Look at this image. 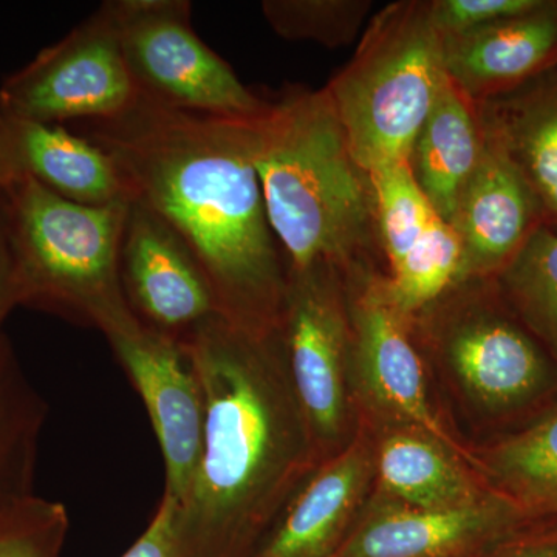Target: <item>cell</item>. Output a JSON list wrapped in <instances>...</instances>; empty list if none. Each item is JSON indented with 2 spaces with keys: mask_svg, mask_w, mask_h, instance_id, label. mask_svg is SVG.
I'll return each instance as SVG.
<instances>
[{
  "mask_svg": "<svg viewBox=\"0 0 557 557\" xmlns=\"http://www.w3.org/2000/svg\"><path fill=\"white\" fill-rule=\"evenodd\" d=\"M121 51L138 97L185 110L252 121L269 106L199 38L186 0H112Z\"/></svg>",
  "mask_w": 557,
  "mask_h": 557,
  "instance_id": "6",
  "label": "cell"
},
{
  "mask_svg": "<svg viewBox=\"0 0 557 557\" xmlns=\"http://www.w3.org/2000/svg\"><path fill=\"white\" fill-rule=\"evenodd\" d=\"M450 225L463 244L461 281L496 278L544 226L541 209L527 183L486 137L485 152Z\"/></svg>",
  "mask_w": 557,
  "mask_h": 557,
  "instance_id": "15",
  "label": "cell"
},
{
  "mask_svg": "<svg viewBox=\"0 0 557 557\" xmlns=\"http://www.w3.org/2000/svg\"><path fill=\"white\" fill-rule=\"evenodd\" d=\"M110 347L145 403L164 458V493L188 496L203 443L205 398L183 344L139 322L108 336Z\"/></svg>",
  "mask_w": 557,
  "mask_h": 557,
  "instance_id": "12",
  "label": "cell"
},
{
  "mask_svg": "<svg viewBox=\"0 0 557 557\" xmlns=\"http://www.w3.org/2000/svg\"><path fill=\"white\" fill-rule=\"evenodd\" d=\"M67 531L64 505L24 498L0 509V557H61Z\"/></svg>",
  "mask_w": 557,
  "mask_h": 557,
  "instance_id": "27",
  "label": "cell"
},
{
  "mask_svg": "<svg viewBox=\"0 0 557 557\" xmlns=\"http://www.w3.org/2000/svg\"><path fill=\"white\" fill-rule=\"evenodd\" d=\"M44 406L22 380L0 336V509L33 496L30 482Z\"/></svg>",
  "mask_w": 557,
  "mask_h": 557,
  "instance_id": "22",
  "label": "cell"
},
{
  "mask_svg": "<svg viewBox=\"0 0 557 557\" xmlns=\"http://www.w3.org/2000/svg\"><path fill=\"white\" fill-rule=\"evenodd\" d=\"M463 263L457 230L438 218L401 262L387 271V296L403 314L413 318L461 281Z\"/></svg>",
  "mask_w": 557,
  "mask_h": 557,
  "instance_id": "23",
  "label": "cell"
},
{
  "mask_svg": "<svg viewBox=\"0 0 557 557\" xmlns=\"http://www.w3.org/2000/svg\"><path fill=\"white\" fill-rule=\"evenodd\" d=\"M483 152L478 104L448 78L410 156L413 177L440 219L454 222Z\"/></svg>",
  "mask_w": 557,
  "mask_h": 557,
  "instance_id": "19",
  "label": "cell"
},
{
  "mask_svg": "<svg viewBox=\"0 0 557 557\" xmlns=\"http://www.w3.org/2000/svg\"><path fill=\"white\" fill-rule=\"evenodd\" d=\"M375 478V450L364 437L322 458L271 523L251 557H333L359 520Z\"/></svg>",
  "mask_w": 557,
  "mask_h": 557,
  "instance_id": "14",
  "label": "cell"
},
{
  "mask_svg": "<svg viewBox=\"0 0 557 557\" xmlns=\"http://www.w3.org/2000/svg\"><path fill=\"white\" fill-rule=\"evenodd\" d=\"M534 519L500 491L454 508L391 502L359 519L333 557H472Z\"/></svg>",
  "mask_w": 557,
  "mask_h": 557,
  "instance_id": "13",
  "label": "cell"
},
{
  "mask_svg": "<svg viewBox=\"0 0 557 557\" xmlns=\"http://www.w3.org/2000/svg\"><path fill=\"white\" fill-rule=\"evenodd\" d=\"M138 100L108 3L0 86V115L40 124L113 119Z\"/></svg>",
  "mask_w": 557,
  "mask_h": 557,
  "instance_id": "8",
  "label": "cell"
},
{
  "mask_svg": "<svg viewBox=\"0 0 557 557\" xmlns=\"http://www.w3.org/2000/svg\"><path fill=\"white\" fill-rule=\"evenodd\" d=\"M490 278H465L412 318L469 397L507 410L544 387L547 364L533 339L486 298Z\"/></svg>",
  "mask_w": 557,
  "mask_h": 557,
  "instance_id": "9",
  "label": "cell"
},
{
  "mask_svg": "<svg viewBox=\"0 0 557 557\" xmlns=\"http://www.w3.org/2000/svg\"><path fill=\"white\" fill-rule=\"evenodd\" d=\"M75 127L110 156L131 200L152 209L188 245L220 317L258 335L281 330L288 263L252 163L249 121L138 97L113 119Z\"/></svg>",
  "mask_w": 557,
  "mask_h": 557,
  "instance_id": "1",
  "label": "cell"
},
{
  "mask_svg": "<svg viewBox=\"0 0 557 557\" xmlns=\"http://www.w3.org/2000/svg\"><path fill=\"white\" fill-rule=\"evenodd\" d=\"M354 361L372 401L410 429L423 432L460 460L482 468L478 456L446 431L429 401L424 366L413 339L412 318L392 304L386 273L379 269L347 276Z\"/></svg>",
  "mask_w": 557,
  "mask_h": 557,
  "instance_id": "10",
  "label": "cell"
},
{
  "mask_svg": "<svg viewBox=\"0 0 557 557\" xmlns=\"http://www.w3.org/2000/svg\"><path fill=\"white\" fill-rule=\"evenodd\" d=\"M281 335L293 387L322 460L343 449L346 431V368L354 355L346 274L325 262L288 270Z\"/></svg>",
  "mask_w": 557,
  "mask_h": 557,
  "instance_id": "7",
  "label": "cell"
},
{
  "mask_svg": "<svg viewBox=\"0 0 557 557\" xmlns=\"http://www.w3.org/2000/svg\"><path fill=\"white\" fill-rule=\"evenodd\" d=\"M121 557H189L180 531V502L163 493L145 533Z\"/></svg>",
  "mask_w": 557,
  "mask_h": 557,
  "instance_id": "29",
  "label": "cell"
},
{
  "mask_svg": "<svg viewBox=\"0 0 557 557\" xmlns=\"http://www.w3.org/2000/svg\"><path fill=\"white\" fill-rule=\"evenodd\" d=\"M16 306H21V288L11 245L7 194L0 188V327Z\"/></svg>",
  "mask_w": 557,
  "mask_h": 557,
  "instance_id": "31",
  "label": "cell"
},
{
  "mask_svg": "<svg viewBox=\"0 0 557 557\" xmlns=\"http://www.w3.org/2000/svg\"><path fill=\"white\" fill-rule=\"evenodd\" d=\"M375 478L392 502L406 507H463L485 497L458 457L423 432H391L375 450Z\"/></svg>",
  "mask_w": 557,
  "mask_h": 557,
  "instance_id": "20",
  "label": "cell"
},
{
  "mask_svg": "<svg viewBox=\"0 0 557 557\" xmlns=\"http://www.w3.org/2000/svg\"><path fill=\"white\" fill-rule=\"evenodd\" d=\"M369 174L381 251L387 271H391L421 239L438 214L413 177L409 161L388 164Z\"/></svg>",
  "mask_w": 557,
  "mask_h": 557,
  "instance_id": "25",
  "label": "cell"
},
{
  "mask_svg": "<svg viewBox=\"0 0 557 557\" xmlns=\"http://www.w3.org/2000/svg\"><path fill=\"white\" fill-rule=\"evenodd\" d=\"M475 104L483 134L527 183L544 226L557 231V67Z\"/></svg>",
  "mask_w": 557,
  "mask_h": 557,
  "instance_id": "17",
  "label": "cell"
},
{
  "mask_svg": "<svg viewBox=\"0 0 557 557\" xmlns=\"http://www.w3.org/2000/svg\"><path fill=\"white\" fill-rule=\"evenodd\" d=\"M21 306L97 327L106 338L139 324L120 277L129 201L87 207L28 175L5 189Z\"/></svg>",
  "mask_w": 557,
  "mask_h": 557,
  "instance_id": "4",
  "label": "cell"
},
{
  "mask_svg": "<svg viewBox=\"0 0 557 557\" xmlns=\"http://www.w3.org/2000/svg\"><path fill=\"white\" fill-rule=\"evenodd\" d=\"M7 145L20 175H28L62 199L87 205L129 201V193L110 156L60 124L7 119Z\"/></svg>",
  "mask_w": 557,
  "mask_h": 557,
  "instance_id": "18",
  "label": "cell"
},
{
  "mask_svg": "<svg viewBox=\"0 0 557 557\" xmlns=\"http://www.w3.org/2000/svg\"><path fill=\"white\" fill-rule=\"evenodd\" d=\"M494 281L557 357V231L541 226Z\"/></svg>",
  "mask_w": 557,
  "mask_h": 557,
  "instance_id": "24",
  "label": "cell"
},
{
  "mask_svg": "<svg viewBox=\"0 0 557 557\" xmlns=\"http://www.w3.org/2000/svg\"><path fill=\"white\" fill-rule=\"evenodd\" d=\"M442 38L448 78L472 101L491 100L557 67V7Z\"/></svg>",
  "mask_w": 557,
  "mask_h": 557,
  "instance_id": "16",
  "label": "cell"
},
{
  "mask_svg": "<svg viewBox=\"0 0 557 557\" xmlns=\"http://www.w3.org/2000/svg\"><path fill=\"white\" fill-rule=\"evenodd\" d=\"M482 468L531 515L557 509V412L487 449Z\"/></svg>",
  "mask_w": 557,
  "mask_h": 557,
  "instance_id": "21",
  "label": "cell"
},
{
  "mask_svg": "<svg viewBox=\"0 0 557 557\" xmlns=\"http://www.w3.org/2000/svg\"><path fill=\"white\" fill-rule=\"evenodd\" d=\"M370 0H265L262 13L288 40H313L329 49L350 46L368 20Z\"/></svg>",
  "mask_w": 557,
  "mask_h": 557,
  "instance_id": "26",
  "label": "cell"
},
{
  "mask_svg": "<svg viewBox=\"0 0 557 557\" xmlns=\"http://www.w3.org/2000/svg\"><path fill=\"white\" fill-rule=\"evenodd\" d=\"M472 557H557V520H533Z\"/></svg>",
  "mask_w": 557,
  "mask_h": 557,
  "instance_id": "30",
  "label": "cell"
},
{
  "mask_svg": "<svg viewBox=\"0 0 557 557\" xmlns=\"http://www.w3.org/2000/svg\"><path fill=\"white\" fill-rule=\"evenodd\" d=\"M251 159L288 270L332 263L346 276L383 258L370 174L327 90L292 87L249 121ZM384 259V258H383Z\"/></svg>",
  "mask_w": 557,
  "mask_h": 557,
  "instance_id": "3",
  "label": "cell"
},
{
  "mask_svg": "<svg viewBox=\"0 0 557 557\" xmlns=\"http://www.w3.org/2000/svg\"><path fill=\"white\" fill-rule=\"evenodd\" d=\"M544 5L539 0H431V17L440 35H461Z\"/></svg>",
  "mask_w": 557,
  "mask_h": 557,
  "instance_id": "28",
  "label": "cell"
},
{
  "mask_svg": "<svg viewBox=\"0 0 557 557\" xmlns=\"http://www.w3.org/2000/svg\"><path fill=\"white\" fill-rule=\"evenodd\" d=\"M120 277L141 325L182 343L220 317L199 260L159 214L129 201L120 245Z\"/></svg>",
  "mask_w": 557,
  "mask_h": 557,
  "instance_id": "11",
  "label": "cell"
},
{
  "mask_svg": "<svg viewBox=\"0 0 557 557\" xmlns=\"http://www.w3.org/2000/svg\"><path fill=\"white\" fill-rule=\"evenodd\" d=\"M446 79L431 0H401L370 20L354 58L324 89L355 159L372 172L410 163Z\"/></svg>",
  "mask_w": 557,
  "mask_h": 557,
  "instance_id": "5",
  "label": "cell"
},
{
  "mask_svg": "<svg viewBox=\"0 0 557 557\" xmlns=\"http://www.w3.org/2000/svg\"><path fill=\"white\" fill-rule=\"evenodd\" d=\"M20 172L14 168L10 157L9 145H7L5 124L0 115V188L7 189L20 178Z\"/></svg>",
  "mask_w": 557,
  "mask_h": 557,
  "instance_id": "32",
  "label": "cell"
},
{
  "mask_svg": "<svg viewBox=\"0 0 557 557\" xmlns=\"http://www.w3.org/2000/svg\"><path fill=\"white\" fill-rule=\"evenodd\" d=\"M205 398L203 443L180 531L189 557H251L321 461L289 376L281 330L215 317L182 341Z\"/></svg>",
  "mask_w": 557,
  "mask_h": 557,
  "instance_id": "2",
  "label": "cell"
}]
</instances>
